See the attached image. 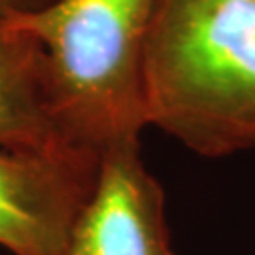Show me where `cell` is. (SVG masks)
<instances>
[{
  "mask_svg": "<svg viewBox=\"0 0 255 255\" xmlns=\"http://www.w3.org/2000/svg\"><path fill=\"white\" fill-rule=\"evenodd\" d=\"M142 102L147 127L202 157L255 147V0H159Z\"/></svg>",
  "mask_w": 255,
  "mask_h": 255,
  "instance_id": "obj_1",
  "label": "cell"
},
{
  "mask_svg": "<svg viewBox=\"0 0 255 255\" xmlns=\"http://www.w3.org/2000/svg\"><path fill=\"white\" fill-rule=\"evenodd\" d=\"M159 0H49L4 23L36 42L55 121L70 146L102 155L147 127L142 57Z\"/></svg>",
  "mask_w": 255,
  "mask_h": 255,
  "instance_id": "obj_2",
  "label": "cell"
},
{
  "mask_svg": "<svg viewBox=\"0 0 255 255\" xmlns=\"http://www.w3.org/2000/svg\"><path fill=\"white\" fill-rule=\"evenodd\" d=\"M101 157L89 151L32 153L0 146V248L57 255L95 191Z\"/></svg>",
  "mask_w": 255,
  "mask_h": 255,
  "instance_id": "obj_3",
  "label": "cell"
},
{
  "mask_svg": "<svg viewBox=\"0 0 255 255\" xmlns=\"http://www.w3.org/2000/svg\"><path fill=\"white\" fill-rule=\"evenodd\" d=\"M57 255H176L161 183L140 159V144L101 157L95 191Z\"/></svg>",
  "mask_w": 255,
  "mask_h": 255,
  "instance_id": "obj_4",
  "label": "cell"
},
{
  "mask_svg": "<svg viewBox=\"0 0 255 255\" xmlns=\"http://www.w3.org/2000/svg\"><path fill=\"white\" fill-rule=\"evenodd\" d=\"M0 146L32 153L83 151L55 121L44 59L34 40L0 21Z\"/></svg>",
  "mask_w": 255,
  "mask_h": 255,
  "instance_id": "obj_5",
  "label": "cell"
},
{
  "mask_svg": "<svg viewBox=\"0 0 255 255\" xmlns=\"http://www.w3.org/2000/svg\"><path fill=\"white\" fill-rule=\"evenodd\" d=\"M49 0H0V21L42 8Z\"/></svg>",
  "mask_w": 255,
  "mask_h": 255,
  "instance_id": "obj_6",
  "label": "cell"
}]
</instances>
